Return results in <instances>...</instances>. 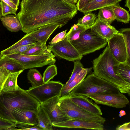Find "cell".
Wrapping results in <instances>:
<instances>
[{
    "mask_svg": "<svg viewBox=\"0 0 130 130\" xmlns=\"http://www.w3.org/2000/svg\"><path fill=\"white\" fill-rule=\"evenodd\" d=\"M58 106L70 119H79L92 121L102 124L106 121L101 115L90 113L73 102L67 95L60 97Z\"/></svg>",
    "mask_w": 130,
    "mask_h": 130,
    "instance_id": "5",
    "label": "cell"
},
{
    "mask_svg": "<svg viewBox=\"0 0 130 130\" xmlns=\"http://www.w3.org/2000/svg\"><path fill=\"white\" fill-rule=\"evenodd\" d=\"M57 74L56 66L53 64L48 66L43 73V79L44 83H47L52 79Z\"/></svg>",
    "mask_w": 130,
    "mask_h": 130,
    "instance_id": "32",
    "label": "cell"
},
{
    "mask_svg": "<svg viewBox=\"0 0 130 130\" xmlns=\"http://www.w3.org/2000/svg\"><path fill=\"white\" fill-rule=\"evenodd\" d=\"M121 0H92L86 4L80 10L85 14L101 8L119 3Z\"/></svg>",
    "mask_w": 130,
    "mask_h": 130,
    "instance_id": "18",
    "label": "cell"
},
{
    "mask_svg": "<svg viewBox=\"0 0 130 130\" xmlns=\"http://www.w3.org/2000/svg\"><path fill=\"white\" fill-rule=\"evenodd\" d=\"M41 104L20 87L14 92L2 91L0 94V117L9 120L11 111L15 109L37 111Z\"/></svg>",
    "mask_w": 130,
    "mask_h": 130,
    "instance_id": "3",
    "label": "cell"
},
{
    "mask_svg": "<svg viewBox=\"0 0 130 130\" xmlns=\"http://www.w3.org/2000/svg\"><path fill=\"white\" fill-rule=\"evenodd\" d=\"M74 103L90 113L102 115L100 107L87 96L68 94L67 95Z\"/></svg>",
    "mask_w": 130,
    "mask_h": 130,
    "instance_id": "15",
    "label": "cell"
},
{
    "mask_svg": "<svg viewBox=\"0 0 130 130\" xmlns=\"http://www.w3.org/2000/svg\"><path fill=\"white\" fill-rule=\"evenodd\" d=\"M126 114L125 111L123 110H122L120 111L119 116L120 117L125 115Z\"/></svg>",
    "mask_w": 130,
    "mask_h": 130,
    "instance_id": "46",
    "label": "cell"
},
{
    "mask_svg": "<svg viewBox=\"0 0 130 130\" xmlns=\"http://www.w3.org/2000/svg\"><path fill=\"white\" fill-rule=\"evenodd\" d=\"M107 43L109 50L115 58L120 63L126 62L127 48L122 34L118 32L109 39Z\"/></svg>",
    "mask_w": 130,
    "mask_h": 130,
    "instance_id": "13",
    "label": "cell"
},
{
    "mask_svg": "<svg viewBox=\"0 0 130 130\" xmlns=\"http://www.w3.org/2000/svg\"><path fill=\"white\" fill-rule=\"evenodd\" d=\"M10 72L3 67H0V94L4 83Z\"/></svg>",
    "mask_w": 130,
    "mask_h": 130,
    "instance_id": "36",
    "label": "cell"
},
{
    "mask_svg": "<svg viewBox=\"0 0 130 130\" xmlns=\"http://www.w3.org/2000/svg\"><path fill=\"white\" fill-rule=\"evenodd\" d=\"M31 33L30 32L26 34L20 40L10 47L1 51L0 54L3 56H6L10 51L19 46L36 43L37 41L31 37Z\"/></svg>",
    "mask_w": 130,
    "mask_h": 130,
    "instance_id": "24",
    "label": "cell"
},
{
    "mask_svg": "<svg viewBox=\"0 0 130 130\" xmlns=\"http://www.w3.org/2000/svg\"><path fill=\"white\" fill-rule=\"evenodd\" d=\"M89 28L77 23L74 24L66 34L68 40L71 42L78 39L86 30Z\"/></svg>",
    "mask_w": 130,
    "mask_h": 130,
    "instance_id": "26",
    "label": "cell"
},
{
    "mask_svg": "<svg viewBox=\"0 0 130 130\" xmlns=\"http://www.w3.org/2000/svg\"><path fill=\"white\" fill-rule=\"evenodd\" d=\"M17 123L0 117V130L14 129Z\"/></svg>",
    "mask_w": 130,
    "mask_h": 130,
    "instance_id": "35",
    "label": "cell"
},
{
    "mask_svg": "<svg viewBox=\"0 0 130 130\" xmlns=\"http://www.w3.org/2000/svg\"><path fill=\"white\" fill-rule=\"evenodd\" d=\"M91 69L83 68L73 80L63 87L61 93V97L68 94L85 78Z\"/></svg>",
    "mask_w": 130,
    "mask_h": 130,
    "instance_id": "19",
    "label": "cell"
},
{
    "mask_svg": "<svg viewBox=\"0 0 130 130\" xmlns=\"http://www.w3.org/2000/svg\"><path fill=\"white\" fill-rule=\"evenodd\" d=\"M74 68L71 75L69 80L64 84L63 87L67 85L76 77L79 72L84 68V66L81 63L80 60H77L73 61Z\"/></svg>",
    "mask_w": 130,
    "mask_h": 130,
    "instance_id": "34",
    "label": "cell"
},
{
    "mask_svg": "<svg viewBox=\"0 0 130 130\" xmlns=\"http://www.w3.org/2000/svg\"><path fill=\"white\" fill-rule=\"evenodd\" d=\"M3 56L0 54V59Z\"/></svg>",
    "mask_w": 130,
    "mask_h": 130,
    "instance_id": "48",
    "label": "cell"
},
{
    "mask_svg": "<svg viewBox=\"0 0 130 130\" xmlns=\"http://www.w3.org/2000/svg\"><path fill=\"white\" fill-rule=\"evenodd\" d=\"M65 1L67 2L71 3L72 4H75L76 3H77L78 0H64Z\"/></svg>",
    "mask_w": 130,
    "mask_h": 130,
    "instance_id": "45",
    "label": "cell"
},
{
    "mask_svg": "<svg viewBox=\"0 0 130 130\" xmlns=\"http://www.w3.org/2000/svg\"><path fill=\"white\" fill-rule=\"evenodd\" d=\"M37 112L32 110L13 109L11 111L9 120L17 123L16 126H17L16 127L19 128L18 130H24L38 124Z\"/></svg>",
    "mask_w": 130,
    "mask_h": 130,
    "instance_id": "11",
    "label": "cell"
},
{
    "mask_svg": "<svg viewBox=\"0 0 130 130\" xmlns=\"http://www.w3.org/2000/svg\"><path fill=\"white\" fill-rule=\"evenodd\" d=\"M120 91L112 84L95 75L89 74L69 94L86 96L99 93H117Z\"/></svg>",
    "mask_w": 130,
    "mask_h": 130,
    "instance_id": "4",
    "label": "cell"
},
{
    "mask_svg": "<svg viewBox=\"0 0 130 130\" xmlns=\"http://www.w3.org/2000/svg\"><path fill=\"white\" fill-rule=\"evenodd\" d=\"M52 53L46 45L37 42L36 45L22 54L30 55H39Z\"/></svg>",
    "mask_w": 130,
    "mask_h": 130,
    "instance_id": "29",
    "label": "cell"
},
{
    "mask_svg": "<svg viewBox=\"0 0 130 130\" xmlns=\"http://www.w3.org/2000/svg\"><path fill=\"white\" fill-rule=\"evenodd\" d=\"M38 124L44 130H52L53 124L42 108L41 104L39 107L37 112Z\"/></svg>",
    "mask_w": 130,
    "mask_h": 130,
    "instance_id": "23",
    "label": "cell"
},
{
    "mask_svg": "<svg viewBox=\"0 0 130 130\" xmlns=\"http://www.w3.org/2000/svg\"><path fill=\"white\" fill-rule=\"evenodd\" d=\"M99 9L97 17L99 19L110 24L116 20L114 14L110 6Z\"/></svg>",
    "mask_w": 130,
    "mask_h": 130,
    "instance_id": "27",
    "label": "cell"
},
{
    "mask_svg": "<svg viewBox=\"0 0 130 130\" xmlns=\"http://www.w3.org/2000/svg\"><path fill=\"white\" fill-rule=\"evenodd\" d=\"M58 27L61 28L60 25L58 24H50L31 32V35L37 42H40L43 45H46L47 40Z\"/></svg>",
    "mask_w": 130,
    "mask_h": 130,
    "instance_id": "17",
    "label": "cell"
},
{
    "mask_svg": "<svg viewBox=\"0 0 130 130\" xmlns=\"http://www.w3.org/2000/svg\"><path fill=\"white\" fill-rule=\"evenodd\" d=\"M53 126L62 128H80L103 130V124L94 121L81 119H70L55 124Z\"/></svg>",
    "mask_w": 130,
    "mask_h": 130,
    "instance_id": "14",
    "label": "cell"
},
{
    "mask_svg": "<svg viewBox=\"0 0 130 130\" xmlns=\"http://www.w3.org/2000/svg\"><path fill=\"white\" fill-rule=\"evenodd\" d=\"M47 47L55 56L69 61L81 60L83 57L68 40L66 37L63 40L55 43L50 44Z\"/></svg>",
    "mask_w": 130,
    "mask_h": 130,
    "instance_id": "9",
    "label": "cell"
},
{
    "mask_svg": "<svg viewBox=\"0 0 130 130\" xmlns=\"http://www.w3.org/2000/svg\"><path fill=\"white\" fill-rule=\"evenodd\" d=\"M94 101L95 103L117 108L125 107L129 101L123 93L119 92L117 93H99L86 96Z\"/></svg>",
    "mask_w": 130,
    "mask_h": 130,
    "instance_id": "10",
    "label": "cell"
},
{
    "mask_svg": "<svg viewBox=\"0 0 130 130\" xmlns=\"http://www.w3.org/2000/svg\"><path fill=\"white\" fill-rule=\"evenodd\" d=\"M120 62L113 57L108 46L102 53L93 60V73L97 76L111 83L122 93L130 95V83L121 76L118 68Z\"/></svg>",
    "mask_w": 130,
    "mask_h": 130,
    "instance_id": "2",
    "label": "cell"
},
{
    "mask_svg": "<svg viewBox=\"0 0 130 130\" xmlns=\"http://www.w3.org/2000/svg\"><path fill=\"white\" fill-rule=\"evenodd\" d=\"M70 42L83 56L104 47L107 43L105 39L95 34L90 29L78 39Z\"/></svg>",
    "mask_w": 130,
    "mask_h": 130,
    "instance_id": "6",
    "label": "cell"
},
{
    "mask_svg": "<svg viewBox=\"0 0 130 130\" xmlns=\"http://www.w3.org/2000/svg\"><path fill=\"white\" fill-rule=\"evenodd\" d=\"M130 0H126L125 4V7H126L129 9V11H130Z\"/></svg>",
    "mask_w": 130,
    "mask_h": 130,
    "instance_id": "43",
    "label": "cell"
},
{
    "mask_svg": "<svg viewBox=\"0 0 130 130\" xmlns=\"http://www.w3.org/2000/svg\"><path fill=\"white\" fill-rule=\"evenodd\" d=\"M24 70L16 72L10 73L4 83L2 91L12 93L17 91L20 88L17 84V79L19 75Z\"/></svg>",
    "mask_w": 130,
    "mask_h": 130,
    "instance_id": "21",
    "label": "cell"
},
{
    "mask_svg": "<svg viewBox=\"0 0 130 130\" xmlns=\"http://www.w3.org/2000/svg\"><path fill=\"white\" fill-rule=\"evenodd\" d=\"M0 4L1 6L3 16L11 14H14L15 15H17L16 11L6 3L1 0Z\"/></svg>",
    "mask_w": 130,
    "mask_h": 130,
    "instance_id": "38",
    "label": "cell"
},
{
    "mask_svg": "<svg viewBox=\"0 0 130 130\" xmlns=\"http://www.w3.org/2000/svg\"><path fill=\"white\" fill-rule=\"evenodd\" d=\"M67 30H66L58 34L49 43L50 44H54L63 40L66 38Z\"/></svg>",
    "mask_w": 130,
    "mask_h": 130,
    "instance_id": "39",
    "label": "cell"
},
{
    "mask_svg": "<svg viewBox=\"0 0 130 130\" xmlns=\"http://www.w3.org/2000/svg\"><path fill=\"white\" fill-rule=\"evenodd\" d=\"M0 19L3 26L10 31L17 32L22 29L21 23L16 15H6L3 16Z\"/></svg>",
    "mask_w": 130,
    "mask_h": 130,
    "instance_id": "20",
    "label": "cell"
},
{
    "mask_svg": "<svg viewBox=\"0 0 130 130\" xmlns=\"http://www.w3.org/2000/svg\"><path fill=\"white\" fill-rule=\"evenodd\" d=\"M60 97V95H57L41 103L53 125L70 119L58 106V103Z\"/></svg>",
    "mask_w": 130,
    "mask_h": 130,
    "instance_id": "12",
    "label": "cell"
},
{
    "mask_svg": "<svg viewBox=\"0 0 130 130\" xmlns=\"http://www.w3.org/2000/svg\"><path fill=\"white\" fill-rule=\"evenodd\" d=\"M118 70L122 77L126 81L130 83V64L127 62L120 63Z\"/></svg>",
    "mask_w": 130,
    "mask_h": 130,
    "instance_id": "31",
    "label": "cell"
},
{
    "mask_svg": "<svg viewBox=\"0 0 130 130\" xmlns=\"http://www.w3.org/2000/svg\"><path fill=\"white\" fill-rule=\"evenodd\" d=\"M36 43L26 45L19 46L10 51L7 55L13 54H23L30 48L35 45L36 44Z\"/></svg>",
    "mask_w": 130,
    "mask_h": 130,
    "instance_id": "37",
    "label": "cell"
},
{
    "mask_svg": "<svg viewBox=\"0 0 130 130\" xmlns=\"http://www.w3.org/2000/svg\"><path fill=\"white\" fill-rule=\"evenodd\" d=\"M20 10L16 15L27 34L46 25L59 24L61 27L77 13L76 5L64 0H22Z\"/></svg>",
    "mask_w": 130,
    "mask_h": 130,
    "instance_id": "1",
    "label": "cell"
},
{
    "mask_svg": "<svg viewBox=\"0 0 130 130\" xmlns=\"http://www.w3.org/2000/svg\"><path fill=\"white\" fill-rule=\"evenodd\" d=\"M95 34L105 39L107 41L119 32L114 27L105 23L98 18L94 25L90 28Z\"/></svg>",
    "mask_w": 130,
    "mask_h": 130,
    "instance_id": "16",
    "label": "cell"
},
{
    "mask_svg": "<svg viewBox=\"0 0 130 130\" xmlns=\"http://www.w3.org/2000/svg\"><path fill=\"white\" fill-rule=\"evenodd\" d=\"M3 16L1 5L0 4V19Z\"/></svg>",
    "mask_w": 130,
    "mask_h": 130,
    "instance_id": "47",
    "label": "cell"
},
{
    "mask_svg": "<svg viewBox=\"0 0 130 130\" xmlns=\"http://www.w3.org/2000/svg\"><path fill=\"white\" fill-rule=\"evenodd\" d=\"M92 0H78L77 3L78 10L79 11L86 4Z\"/></svg>",
    "mask_w": 130,
    "mask_h": 130,
    "instance_id": "40",
    "label": "cell"
},
{
    "mask_svg": "<svg viewBox=\"0 0 130 130\" xmlns=\"http://www.w3.org/2000/svg\"><path fill=\"white\" fill-rule=\"evenodd\" d=\"M64 84L59 81H49L36 87H30L26 91L41 103L60 95Z\"/></svg>",
    "mask_w": 130,
    "mask_h": 130,
    "instance_id": "8",
    "label": "cell"
},
{
    "mask_svg": "<svg viewBox=\"0 0 130 130\" xmlns=\"http://www.w3.org/2000/svg\"><path fill=\"white\" fill-rule=\"evenodd\" d=\"M110 6L113 12L116 20L125 24L129 23L130 15L128 11L120 7L119 3Z\"/></svg>",
    "mask_w": 130,
    "mask_h": 130,
    "instance_id": "25",
    "label": "cell"
},
{
    "mask_svg": "<svg viewBox=\"0 0 130 130\" xmlns=\"http://www.w3.org/2000/svg\"><path fill=\"white\" fill-rule=\"evenodd\" d=\"M119 32L122 34L123 37L127 48V58L126 62L130 64V29L122 28Z\"/></svg>",
    "mask_w": 130,
    "mask_h": 130,
    "instance_id": "33",
    "label": "cell"
},
{
    "mask_svg": "<svg viewBox=\"0 0 130 130\" xmlns=\"http://www.w3.org/2000/svg\"><path fill=\"white\" fill-rule=\"evenodd\" d=\"M27 76L28 79L32 85V87H36L44 83L42 75L35 69H30L27 73Z\"/></svg>",
    "mask_w": 130,
    "mask_h": 130,
    "instance_id": "28",
    "label": "cell"
},
{
    "mask_svg": "<svg viewBox=\"0 0 130 130\" xmlns=\"http://www.w3.org/2000/svg\"><path fill=\"white\" fill-rule=\"evenodd\" d=\"M0 67H4L11 73L25 70L23 66L17 61L5 56H3L0 59Z\"/></svg>",
    "mask_w": 130,
    "mask_h": 130,
    "instance_id": "22",
    "label": "cell"
},
{
    "mask_svg": "<svg viewBox=\"0 0 130 130\" xmlns=\"http://www.w3.org/2000/svg\"><path fill=\"white\" fill-rule=\"evenodd\" d=\"M10 0L18 7L20 4V0Z\"/></svg>",
    "mask_w": 130,
    "mask_h": 130,
    "instance_id": "44",
    "label": "cell"
},
{
    "mask_svg": "<svg viewBox=\"0 0 130 130\" xmlns=\"http://www.w3.org/2000/svg\"><path fill=\"white\" fill-rule=\"evenodd\" d=\"M117 130H130V122L125 123L122 125H118L116 127Z\"/></svg>",
    "mask_w": 130,
    "mask_h": 130,
    "instance_id": "41",
    "label": "cell"
},
{
    "mask_svg": "<svg viewBox=\"0 0 130 130\" xmlns=\"http://www.w3.org/2000/svg\"><path fill=\"white\" fill-rule=\"evenodd\" d=\"M24 130H44V129L38 124L31 127L26 128Z\"/></svg>",
    "mask_w": 130,
    "mask_h": 130,
    "instance_id": "42",
    "label": "cell"
},
{
    "mask_svg": "<svg viewBox=\"0 0 130 130\" xmlns=\"http://www.w3.org/2000/svg\"><path fill=\"white\" fill-rule=\"evenodd\" d=\"M84 14L82 18L78 20L77 23L90 29L94 25L97 17L95 14L91 12Z\"/></svg>",
    "mask_w": 130,
    "mask_h": 130,
    "instance_id": "30",
    "label": "cell"
},
{
    "mask_svg": "<svg viewBox=\"0 0 130 130\" xmlns=\"http://www.w3.org/2000/svg\"><path fill=\"white\" fill-rule=\"evenodd\" d=\"M5 56L17 61L25 70L54 64L56 61L55 56L53 53L37 56L13 54Z\"/></svg>",
    "mask_w": 130,
    "mask_h": 130,
    "instance_id": "7",
    "label": "cell"
}]
</instances>
